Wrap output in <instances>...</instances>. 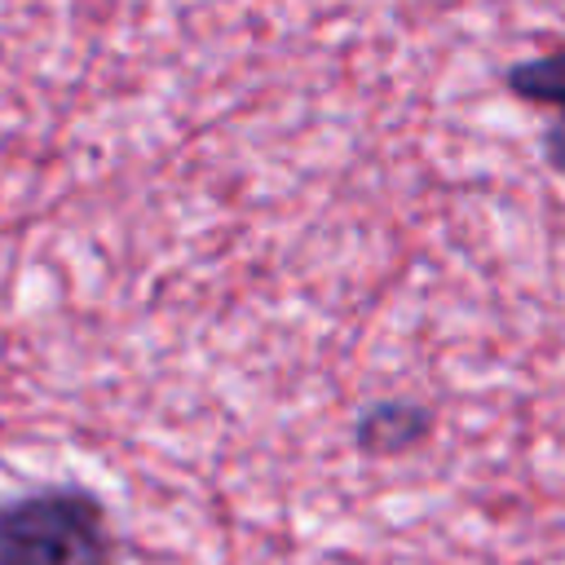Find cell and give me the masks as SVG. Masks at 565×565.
Segmentation results:
<instances>
[{
    "label": "cell",
    "mask_w": 565,
    "mask_h": 565,
    "mask_svg": "<svg viewBox=\"0 0 565 565\" xmlns=\"http://www.w3.org/2000/svg\"><path fill=\"white\" fill-rule=\"evenodd\" d=\"M433 424L437 415L428 402H415V397L371 402L353 419V450L366 459H397V455L419 450L433 437Z\"/></svg>",
    "instance_id": "3"
},
{
    "label": "cell",
    "mask_w": 565,
    "mask_h": 565,
    "mask_svg": "<svg viewBox=\"0 0 565 565\" xmlns=\"http://www.w3.org/2000/svg\"><path fill=\"white\" fill-rule=\"evenodd\" d=\"M0 565H115V530L97 494L49 486L0 508Z\"/></svg>",
    "instance_id": "1"
},
{
    "label": "cell",
    "mask_w": 565,
    "mask_h": 565,
    "mask_svg": "<svg viewBox=\"0 0 565 565\" xmlns=\"http://www.w3.org/2000/svg\"><path fill=\"white\" fill-rule=\"evenodd\" d=\"M503 88L516 102H525V106H534V110L547 115L543 137H539L543 163L565 177V49H552V53L512 62L503 71Z\"/></svg>",
    "instance_id": "2"
}]
</instances>
